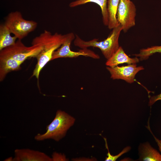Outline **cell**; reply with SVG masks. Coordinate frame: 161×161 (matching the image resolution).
Wrapping results in <instances>:
<instances>
[{
  "mask_svg": "<svg viewBox=\"0 0 161 161\" xmlns=\"http://www.w3.org/2000/svg\"><path fill=\"white\" fill-rule=\"evenodd\" d=\"M69 34L70 33L62 35L57 32L52 34L49 31L44 30L32 40V45H39L42 47L43 49L36 57L37 62L33 71L32 76L38 79L43 68L49 62L52 61L54 52L66 41Z\"/></svg>",
  "mask_w": 161,
  "mask_h": 161,
  "instance_id": "obj_1",
  "label": "cell"
},
{
  "mask_svg": "<svg viewBox=\"0 0 161 161\" xmlns=\"http://www.w3.org/2000/svg\"><path fill=\"white\" fill-rule=\"evenodd\" d=\"M75 119L64 111L59 110L52 122L47 126L46 131L38 134L34 137L37 141L52 139L59 141L64 138L67 131L74 124Z\"/></svg>",
  "mask_w": 161,
  "mask_h": 161,
  "instance_id": "obj_2",
  "label": "cell"
},
{
  "mask_svg": "<svg viewBox=\"0 0 161 161\" xmlns=\"http://www.w3.org/2000/svg\"><path fill=\"white\" fill-rule=\"evenodd\" d=\"M112 29L108 37L101 41H98V39L96 38L85 41L76 35L74 41V45L81 49L90 47L98 48L105 58L108 60L119 48V38L121 31L122 30V27L120 24Z\"/></svg>",
  "mask_w": 161,
  "mask_h": 161,
  "instance_id": "obj_3",
  "label": "cell"
},
{
  "mask_svg": "<svg viewBox=\"0 0 161 161\" xmlns=\"http://www.w3.org/2000/svg\"><path fill=\"white\" fill-rule=\"evenodd\" d=\"M4 24L18 39L21 40L35 30L37 23L25 19L19 11L11 12L6 17Z\"/></svg>",
  "mask_w": 161,
  "mask_h": 161,
  "instance_id": "obj_4",
  "label": "cell"
},
{
  "mask_svg": "<svg viewBox=\"0 0 161 161\" xmlns=\"http://www.w3.org/2000/svg\"><path fill=\"white\" fill-rule=\"evenodd\" d=\"M21 40L18 39L14 44L1 50L0 56L11 58L23 63L28 59L36 58L42 49V47L39 45L26 46Z\"/></svg>",
  "mask_w": 161,
  "mask_h": 161,
  "instance_id": "obj_5",
  "label": "cell"
},
{
  "mask_svg": "<svg viewBox=\"0 0 161 161\" xmlns=\"http://www.w3.org/2000/svg\"><path fill=\"white\" fill-rule=\"evenodd\" d=\"M136 12V6L130 0H120L117 19L124 32L135 25Z\"/></svg>",
  "mask_w": 161,
  "mask_h": 161,
  "instance_id": "obj_6",
  "label": "cell"
},
{
  "mask_svg": "<svg viewBox=\"0 0 161 161\" xmlns=\"http://www.w3.org/2000/svg\"><path fill=\"white\" fill-rule=\"evenodd\" d=\"M75 38L72 33L70 34L66 41L53 53L52 60L59 58H74L80 56L89 57L95 59H98L100 56L91 50L87 48L81 49L79 51L75 52L70 49L71 43Z\"/></svg>",
  "mask_w": 161,
  "mask_h": 161,
  "instance_id": "obj_7",
  "label": "cell"
},
{
  "mask_svg": "<svg viewBox=\"0 0 161 161\" xmlns=\"http://www.w3.org/2000/svg\"><path fill=\"white\" fill-rule=\"evenodd\" d=\"M107 69L111 75V78L113 80L122 79L131 83L134 81L136 75L141 70L144 69L143 66H137L136 64L126 66L113 67L107 66Z\"/></svg>",
  "mask_w": 161,
  "mask_h": 161,
  "instance_id": "obj_8",
  "label": "cell"
},
{
  "mask_svg": "<svg viewBox=\"0 0 161 161\" xmlns=\"http://www.w3.org/2000/svg\"><path fill=\"white\" fill-rule=\"evenodd\" d=\"M13 161H52L45 153L28 148L17 149L14 151Z\"/></svg>",
  "mask_w": 161,
  "mask_h": 161,
  "instance_id": "obj_9",
  "label": "cell"
},
{
  "mask_svg": "<svg viewBox=\"0 0 161 161\" xmlns=\"http://www.w3.org/2000/svg\"><path fill=\"white\" fill-rule=\"evenodd\" d=\"M139 60L136 57L130 58L125 53L122 47H120L107 60L105 64L107 66L113 67L124 63L129 64H136L139 62Z\"/></svg>",
  "mask_w": 161,
  "mask_h": 161,
  "instance_id": "obj_10",
  "label": "cell"
},
{
  "mask_svg": "<svg viewBox=\"0 0 161 161\" xmlns=\"http://www.w3.org/2000/svg\"><path fill=\"white\" fill-rule=\"evenodd\" d=\"M22 63L11 58L0 56V80L2 81L7 74L20 69Z\"/></svg>",
  "mask_w": 161,
  "mask_h": 161,
  "instance_id": "obj_11",
  "label": "cell"
},
{
  "mask_svg": "<svg viewBox=\"0 0 161 161\" xmlns=\"http://www.w3.org/2000/svg\"><path fill=\"white\" fill-rule=\"evenodd\" d=\"M108 0H76L70 3L69 6L74 7L89 2H94L97 4L100 7L103 23L105 26H108V15L107 9Z\"/></svg>",
  "mask_w": 161,
  "mask_h": 161,
  "instance_id": "obj_12",
  "label": "cell"
},
{
  "mask_svg": "<svg viewBox=\"0 0 161 161\" xmlns=\"http://www.w3.org/2000/svg\"><path fill=\"white\" fill-rule=\"evenodd\" d=\"M120 0H108L107 9L108 15V28L111 30L119 24L117 19V13Z\"/></svg>",
  "mask_w": 161,
  "mask_h": 161,
  "instance_id": "obj_13",
  "label": "cell"
},
{
  "mask_svg": "<svg viewBox=\"0 0 161 161\" xmlns=\"http://www.w3.org/2000/svg\"><path fill=\"white\" fill-rule=\"evenodd\" d=\"M141 160L161 161V154L148 143L143 144L140 150Z\"/></svg>",
  "mask_w": 161,
  "mask_h": 161,
  "instance_id": "obj_14",
  "label": "cell"
},
{
  "mask_svg": "<svg viewBox=\"0 0 161 161\" xmlns=\"http://www.w3.org/2000/svg\"><path fill=\"white\" fill-rule=\"evenodd\" d=\"M11 33L4 24L0 25V51L14 44L17 38L11 35Z\"/></svg>",
  "mask_w": 161,
  "mask_h": 161,
  "instance_id": "obj_15",
  "label": "cell"
},
{
  "mask_svg": "<svg viewBox=\"0 0 161 161\" xmlns=\"http://www.w3.org/2000/svg\"><path fill=\"white\" fill-rule=\"evenodd\" d=\"M156 53H161V46H154L142 49L139 53L133 55L139 57L140 60L143 61L148 59L149 56Z\"/></svg>",
  "mask_w": 161,
  "mask_h": 161,
  "instance_id": "obj_16",
  "label": "cell"
},
{
  "mask_svg": "<svg viewBox=\"0 0 161 161\" xmlns=\"http://www.w3.org/2000/svg\"><path fill=\"white\" fill-rule=\"evenodd\" d=\"M104 139L106 143V147L107 149L108 153L107 154V157H106L105 160L106 161H116L117 158L120 157V156L128 152L130 149L131 148L129 146H127L119 154H118L113 156L111 154L108 148L106 139L104 138Z\"/></svg>",
  "mask_w": 161,
  "mask_h": 161,
  "instance_id": "obj_17",
  "label": "cell"
},
{
  "mask_svg": "<svg viewBox=\"0 0 161 161\" xmlns=\"http://www.w3.org/2000/svg\"><path fill=\"white\" fill-rule=\"evenodd\" d=\"M52 161H66L69 160L64 154L54 152L52 155Z\"/></svg>",
  "mask_w": 161,
  "mask_h": 161,
  "instance_id": "obj_18",
  "label": "cell"
},
{
  "mask_svg": "<svg viewBox=\"0 0 161 161\" xmlns=\"http://www.w3.org/2000/svg\"><path fill=\"white\" fill-rule=\"evenodd\" d=\"M161 100V93L159 95L150 97L149 102V105L151 106L156 102Z\"/></svg>",
  "mask_w": 161,
  "mask_h": 161,
  "instance_id": "obj_19",
  "label": "cell"
},
{
  "mask_svg": "<svg viewBox=\"0 0 161 161\" xmlns=\"http://www.w3.org/2000/svg\"><path fill=\"white\" fill-rule=\"evenodd\" d=\"M148 126H147V128H148V129H149V131L151 132L152 133V134L153 135L156 142H157L158 145V146H159V150L161 152V140H158V139H157V138L155 136H154L153 135V134L152 132H151V131L150 129V127H149V123H148Z\"/></svg>",
  "mask_w": 161,
  "mask_h": 161,
  "instance_id": "obj_20",
  "label": "cell"
},
{
  "mask_svg": "<svg viewBox=\"0 0 161 161\" xmlns=\"http://www.w3.org/2000/svg\"><path fill=\"white\" fill-rule=\"evenodd\" d=\"M4 161H13V157H10L6 159Z\"/></svg>",
  "mask_w": 161,
  "mask_h": 161,
  "instance_id": "obj_21",
  "label": "cell"
},
{
  "mask_svg": "<svg viewBox=\"0 0 161 161\" xmlns=\"http://www.w3.org/2000/svg\"></svg>",
  "mask_w": 161,
  "mask_h": 161,
  "instance_id": "obj_22",
  "label": "cell"
}]
</instances>
